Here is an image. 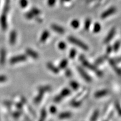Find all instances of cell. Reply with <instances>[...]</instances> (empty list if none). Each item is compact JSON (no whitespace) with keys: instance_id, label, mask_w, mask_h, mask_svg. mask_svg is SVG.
Returning <instances> with one entry per match:
<instances>
[{"instance_id":"cell-32","label":"cell","mask_w":121,"mask_h":121,"mask_svg":"<svg viewBox=\"0 0 121 121\" xmlns=\"http://www.w3.org/2000/svg\"><path fill=\"white\" fill-rule=\"evenodd\" d=\"M77 53V51H76V49H72L69 52V57L71 59H73L75 58V57L76 56Z\"/></svg>"},{"instance_id":"cell-39","label":"cell","mask_w":121,"mask_h":121,"mask_svg":"<svg viewBox=\"0 0 121 121\" xmlns=\"http://www.w3.org/2000/svg\"><path fill=\"white\" fill-rule=\"evenodd\" d=\"M7 80V77L4 75H0V83L4 82Z\"/></svg>"},{"instance_id":"cell-43","label":"cell","mask_w":121,"mask_h":121,"mask_svg":"<svg viewBox=\"0 0 121 121\" xmlns=\"http://www.w3.org/2000/svg\"><path fill=\"white\" fill-rule=\"evenodd\" d=\"M65 74H66V76L70 77L72 75V72L70 70H69V69H66V72H65Z\"/></svg>"},{"instance_id":"cell-38","label":"cell","mask_w":121,"mask_h":121,"mask_svg":"<svg viewBox=\"0 0 121 121\" xmlns=\"http://www.w3.org/2000/svg\"><path fill=\"white\" fill-rule=\"evenodd\" d=\"M49 110L50 112L52 113V114H55L57 112V108L54 106H51V108L49 109Z\"/></svg>"},{"instance_id":"cell-25","label":"cell","mask_w":121,"mask_h":121,"mask_svg":"<svg viewBox=\"0 0 121 121\" xmlns=\"http://www.w3.org/2000/svg\"><path fill=\"white\" fill-rule=\"evenodd\" d=\"M114 105L115 108H116V109L118 113L119 116H121V106L120 105V104H119V103L118 102L116 101V102H115Z\"/></svg>"},{"instance_id":"cell-6","label":"cell","mask_w":121,"mask_h":121,"mask_svg":"<svg viewBox=\"0 0 121 121\" xmlns=\"http://www.w3.org/2000/svg\"><path fill=\"white\" fill-rule=\"evenodd\" d=\"M115 33H116V28H113L112 29H111V30H110L109 32L108 33L107 37H106L105 38V39H104V43L105 44L109 43V42L113 38V37H114L115 35Z\"/></svg>"},{"instance_id":"cell-29","label":"cell","mask_w":121,"mask_h":121,"mask_svg":"<svg viewBox=\"0 0 121 121\" xmlns=\"http://www.w3.org/2000/svg\"><path fill=\"white\" fill-rule=\"evenodd\" d=\"M70 86L72 89H73L74 90H78V87H79V84L75 81H72L70 82Z\"/></svg>"},{"instance_id":"cell-28","label":"cell","mask_w":121,"mask_h":121,"mask_svg":"<svg viewBox=\"0 0 121 121\" xmlns=\"http://www.w3.org/2000/svg\"><path fill=\"white\" fill-rule=\"evenodd\" d=\"M101 30V25L99 23H95L94 26L93 31L95 33H99Z\"/></svg>"},{"instance_id":"cell-30","label":"cell","mask_w":121,"mask_h":121,"mask_svg":"<svg viewBox=\"0 0 121 121\" xmlns=\"http://www.w3.org/2000/svg\"><path fill=\"white\" fill-rule=\"evenodd\" d=\"M121 45V42L118 40V41H117L115 42L113 47V50L114 51V52H117L118 51L119 47H120Z\"/></svg>"},{"instance_id":"cell-18","label":"cell","mask_w":121,"mask_h":121,"mask_svg":"<svg viewBox=\"0 0 121 121\" xmlns=\"http://www.w3.org/2000/svg\"><path fill=\"white\" fill-rule=\"evenodd\" d=\"M51 87L50 86H48V85L40 86L39 87L38 89L39 92H42V93H43L49 91H51Z\"/></svg>"},{"instance_id":"cell-33","label":"cell","mask_w":121,"mask_h":121,"mask_svg":"<svg viewBox=\"0 0 121 121\" xmlns=\"http://www.w3.org/2000/svg\"><path fill=\"white\" fill-rule=\"evenodd\" d=\"M58 48L60 50H64L66 48V44L63 42H60L58 45Z\"/></svg>"},{"instance_id":"cell-7","label":"cell","mask_w":121,"mask_h":121,"mask_svg":"<svg viewBox=\"0 0 121 121\" xmlns=\"http://www.w3.org/2000/svg\"><path fill=\"white\" fill-rule=\"evenodd\" d=\"M116 11V9L114 7H110V9H109L108 10H106L105 11H104L103 13H102L101 15V17L102 19H105L106 17H108V16H110V15H113V13H114Z\"/></svg>"},{"instance_id":"cell-23","label":"cell","mask_w":121,"mask_h":121,"mask_svg":"<svg viewBox=\"0 0 121 121\" xmlns=\"http://www.w3.org/2000/svg\"><path fill=\"white\" fill-rule=\"evenodd\" d=\"M99 110H95L93 114H92L91 117L90 118V121H96L97 120L98 117H99Z\"/></svg>"},{"instance_id":"cell-35","label":"cell","mask_w":121,"mask_h":121,"mask_svg":"<svg viewBox=\"0 0 121 121\" xmlns=\"http://www.w3.org/2000/svg\"><path fill=\"white\" fill-rule=\"evenodd\" d=\"M31 13H33V15H36V16H37V15H38L39 13H40V11L38 10V9H36V8H33L31 10Z\"/></svg>"},{"instance_id":"cell-3","label":"cell","mask_w":121,"mask_h":121,"mask_svg":"<svg viewBox=\"0 0 121 121\" xmlns=\"http://www.w3.org/2000/svg\"><path fill=\"white\" fill-rule=\"evenodd\" d=\"M26 56L24 54H21V55H18L14 56L10 59V62L11 64H16V63L20 62H24L26 60Z\"/></svg>"},{"instance_id":"cell-14","label":"cell","mask_w":121,"mask_h":121,"mask_svg":"<svg viewBox=\"0 0 121 121\" xmlns=\"http://www.w3.org/2000/svg\"><path fill=\"white\" fill-rule=\"evenodd\" d=\"M47 68L49 70H51V71H52L54 73H58L60 72V69L54 66L52 63L48 62L47 65Z\"/></svg>"},{"instance_id":"cell-26","label":"cell","mask_w":121,"mask_h":121,"mask_svg":"<svg viewBox=\"0 0 121 121\" xmlns=\"http://www.w3.org/2000/svg\"><path fill=\"white\" fill-rule=\"evenodd\" d=\"M47 117V112L45 109H43L41 112V114H40V119L38 121H44Z\"/></svg>"},{"instance_id":"cell-31","label":"cell","mask_w":121,"mask_h":121,"mask_svg":"<svg viewBox=\"0 0 121 121\" xmlns=\"http://www.w3.org/2000/svg\"><path fill=\"white\" fill-rule=\"evenodd\" d=\"M91 22L90 19H87L86 20L85 22V23H84L85 29L87 30L89 28H90V26L91 25Z\"/></svg>"},{"instance_id":"cell-16","label":"cell","mask_w":121,"mask_h":121,"mask_svg":"<svg viewBox=\"0 0 121 121\" xmlns=\"http://www.w3.org/2000/svg\"><path fill=\"white\" fill-rule=\"evenodd\" d=\"M72 114L69 112H65L60 113L59 114L58 117L60 119H69V118L71 117Z\"/></svg>"},{"instance_id":"cell-44","label":"cell","mask_w":121,"mask_h":121,"mask_svg":"<svg viewBox=\"0 0 121 121\" xmlns=\"http://www.w3.org/2000/svg\"><path fill=\"white\" fill-rule=\"evenodd\" d=\"M23 103H24V102L22 101V103H19L16 104V107H17V108H18V109L22 108V104Z\"/></svg>"},{"instance_id":"cell-19","label":"cell","mask_w":121,"mask_h":121,"mask_svg":"<svg viewBox=\"0 0 121 121\" xmlns=\"http://www.w3.org/2000/svg\"><path fill=\"white\" fill-rule=\"evenodd\" d=\"M43 95H44V93H42V92H39L38 95L35 98L34 102L35 104H39V103L42 101V99L43 98Z\"/></svg>"},{"instance_id":"cell-2","label":"cell","mask_w":121,"mask_h":121,"mask_svg":"<svg viewBox=\"0 0 121 121\" xmlns=\"http://www.w3.org/2000/svg\"><path fill=\"white\" fill-rule=\"evenodd\" d=\"M68 39H69V42L77 45L78 47L82 48L84 51H88L89 47H87V45L86 44H85L84 42L79 40V39L73 37H69L68 38Z\"/></svg>"},{"instance_id":"cell-1","label":"cell","mask_w":121,"mask_h":121,"mask_svg":"<svg viewBox=\"0 0 121 121\" xmlns=\"http://www.w3.org/2000/svg\"><path fill=\"white\" fill-rule=\"evenodd\" d=\"M79 60L85 67H86V68H87V69H90L91 70L93 71L98 76L101 77L103 75V73L100 70H99V69H98L97 68L95 67L94 65H92L91 63L89 62L88 60L85 58V57H84V56L80 55L79 57Z\"/></svg>"},{"instance_id":"cell-9","label":"cell","mask_w":121,"mask_h":121,"mask_svg":"<svg viewBox=\"0 0 121 121\" xmlns=\"http://www.w3.org/2000/svg\"><path fill=\"white\" fill-rule=\"evenodd\" d=\"M6 60V51L4 48H2L0 50V64L4 65L5 63Z\"/></svg>"},{"instance_id":"cell-37","label":"cell","mask_w":121,"mask_h":121,"mask_svg":"<svg viewBox=\"0 0 121 121\" xmlns=\"http://www.w3.org/2000/svg\"><path fill=\"white\" fill-rule=\"evenodd\" d=\"M34 15L31 13V11L28 12V13H26V14H25V17H26V19H33V18L34 17Z\"/></svg>"},{"instance_id":"cell-13","label":"cell","mask_w":121,"mask_h":121,"mask_svg":"<svg viewBox=\"0 0 121 121\" xmlns=\"http://www.w3.org/2000/svg\"><path fill=\"white\" fill-rule=\"evenodd\" d=\"M26 53L29 56L32 57L34 59H38L39 57V54L37 52L34 51V50L28 48L26 50Z\"/></svg>"},{"instance_id":"cell-12","label":"cell","mask_w":121,"mask_h":121,"mask_svg":"<svg viewBox=\"0 0 121 121\" xmlns=\"http://www.w3.org/2000/svg\"><path fill=\"white\" fill-rule=\"evenodd\" d=\"M51 28L52 29V30H53L54 31H55L56 32L58 33V34H62L65 33V30L64 28L59 26V25H56V24H53V25H51Z\"/></svg>"},{"instance_id":"cell-8","label":"cell","mask_w":121,"mask_h":121,"mask_svg":"<svg viewBox=\"0 0 121 121\" xmlns=\"http://www.w3.org/2000/svg\"><path fill=\"white\" fill-rule=\"evenodd\" d=\"M109 64L112 66V67L113 68V69H114V70L116 71V73H117L119 76H121V69L117 67V62H116L115 60H113V59H109Z\"/></svg>"},{"instance_id":"cell-45","label":"cell","mask_w":121,"mask_h":121,"mask_svg":"<svg viewBox=\"0 0 121 121\" xmlns=\"http://www.w3.org/2000/svg\"><path fill=\"white\" fill-rule=\"evenodd\" d=\"M63 1H65V2H68V1H69L70 0H62Z\"/></svg>"},{"instance_id":"cell-41","label":"cell","mask_w":121,"mask_h":121,"mask_svg":"<svg viewBox=\"0 0 121 121\" xmlns=\"http://www.w3.org/2000/svg\"><path fill=\"white\" fill-rule=\"evenodd\" d=\"M20 115H21V112L20 111L15 112L13 113V117L15 118H17L18 117H20Z\"/></svg>"},{"instance_id":"cell-27","label":"cell","mask_w":121,"mask_h":121,"mask_svg":"<svg viewBox=\"0 0 121 121\" xmlns=\"http://www.w3.org/2000/svg\"><path fill=\"white\" fill-rule=\"evenodd\" d=\"M71 26L74 29L78 28L80 25L79 22H78V20H73L71 22Z\"/></svg>"},{"instance_id":"cell-46","label":"cell","mask_w":121,"mask_h":121,"mask_svg":"<svg viewBox=\"0 0 121 121\" xmlns=\"http://www.w3.org/2000/svg\"></svg>"},{"instance_id":"cell-20","label":"cell","mask_w":121,"mask_h":121,"mask_svg":"<svg viewBox=\"0 0 121 121\" xmlns=\"http://www.w3.org/2000/svg\"><path fill=\"white\" fill-rule=\"evenodd\" d=\"M10 0H6L5 3H4V10H3L2 13H7L9 10H10Z\"/></svg>"},{"instance_id":"cell-47","label":"cell","mask_w":121,"mask_h":121,"mask_svg":"<svg viewBox=\"0 0 121 121\" xmlns=\"http://www.w3.org/2000/svg\"></svg>"},{"instance_id":"cell-34","label":"cell","mask_w":121,"mask_h":121,"mask_svg":"<svg viewBox=\"0 0 121 121\" xmlns=\"http://www.w3.org/2000/svg\"><path fill=\"white\" fill-rule=\"evenodd\" d=\"M28 2L27 0H20V4L22 7H26L28 6Z\"/></svg>"},{"instance_id":"cell-22","label":"cell","mask_w":121,"mask_h":121,"mask_svg":"<svg viewBox=\"0 0 121 121\" xmlns=\"http://www.w3.org/2000/svg\"><path fill=\"white\" fill-rule=\"evenodd\" d=\"M68 65V60L67 59H63L61 60L59 65V69H64Z\"/></svg>"},{"instance_id":"cell-15","label":"cell","mask_w":121,"mask_h":121,"mask_svg":"<svg viewBox=\"0 0 121 121\" xmlns=\"http://www.w3.org/2000/svg\"><path fill=\"white\" fill-rule=\"evenodd\" d=\"M49 35L50 33L48 30H44L42 34L41 37L40 38V40L39 41H40V43H44L47 40V39L48 38V37H49Z\"/></svg>"},{"instance_id":"cell-40","label":"cell","mask_w":121,"mask_h":121,"mask_svg":"<svg viewBox=\"0 0 121 121\" xmlns=\"http://www.w3.org/2000/svg\"><path fill=\"white\" fill-rule=\"evenodd\" d=\"M56 0H48V4L50 6H53L55 4Z\"/></svg>"},{"instance_id":"cell-17","label":"cell","mask_w":121,"mask_h":121,"mask_svg":"<svg viewBox=\"0 0 121 121\" xmlns=\"http://www.w3.org/2000/svg\"><path fill=\"white\" fill-rule=\"evenodd\" d=\"M108 58V55H104V56H103L100 57L99 58H98L97 60H96V61H95V65H98L101 64V63H102L103 62L105 61V60H107Z\"/></svg>"},{"instance_id":"cell-10","label":"cell","mask_w":121,"mask_h":121,"mask_svg":"<svg viewBox=\"0 0 121 121\" xmlns=\"http://www.w3.org/2000/svg\"><path fill=\"white\" fill-rule=\"evenodd\" d=\"M17 38V33L15 30H13L10 34V38H9V43L11 45L15 44Z\"/></svg>"},{"instance_id":"cell-24","label":"cell","mask_w":121,"mask_h":121,"mask_svg":"<svg viewBox=\"0 0 121 121\" xmlns=\"http://www.w3.org/2000/svg\"><path fill=\"white\" fill-rule=\"evenodd\" d=\"M71 105L73 107H75V108H78V107L81 105V102L76 100H74L71 103Z\"/></svg>"},{"instance_id":"cell-36","label":"cell","mask_w":121,"mask_h":121,"mask_svg":"<svg viewBox=\"0 0 121 121\" xmlns=\"http://www.w3.org/2000/svg\"><path fill=\"white\" fill-rule=\"evenodd\" d=\"M62 99H63V97L60 94V95H57V96L54 98V101L56 103H58V102H60V101L62 100Z\"/></svg>"},{"instance_id":"cell-11","label":"cell","mask_w":121,"mask_h":121,"mask_svg":"<svg viewBox=\"0 0 121 121\" xmlns=\"http://www.w3.org/2000/svg\"><path fill=\"white\" fill-rule=\"evenodd\" d=\"M109 92L108 90H106V89H104V90H99L96 91V93H95L94 96L96 98H99L103 97V96H105L106 95H108V94Z\"/></svg>"},{"instance_id":"cell-21","label":"cell","mask_w":121,"mask_h":121,"mask_svg":"<svg viewBox=\"0 0 121 121\" xmlns=\"http://www.w3.org/2000/svg\"><path fill=\"white\" fill-rule=\"evenodd\" d=\"M70 94H71V90H69V89L65 88V89H63V90L61 91V92H60V95H61L63 98H64L67 96H69Z\"/></svg>"},{"instance_id":"cell-4","label":"cell","mask_w":121,"mask_h":121,"mask_svg":"<svg viewBox=\"0 0 121 121\" xmlns=\"http://www.w3.org/2000/svg\"><path fill=\"white\" fill-rule=\"evenodd\" d=\"M78 73L80 74V75L82 76V78H84L85 80H86L87 82H91V77L85 72V71L82 67L78 66Z\"/></svg>"},{"instance_id":"cell-5","label":"cell","mask_w":121,"mask_h":121,"mask_svg":"<svg viewBox=\"0 0 121 121\" xmlns=\"http://www.w3.org/2000/svg\"><path fill=\"white\" fill-rule=\"evenodd\" d=\"M0 24H1V28L3 30H6L7 29V13H2V14L0 18Z\"/></svg>"},{"instance_id":"cell-42","label":"cell","mask_w":121,"mask_h":121,"mask_svg":"<svg viewBox=\"0 0 121 121\" xmlns=\"http://www.w3.org/2000/svg\"><path fill=\"white\" fill-rule=\"evenodd\" d=\"M112 51H113L112 47L110 46V45H108L107 48V50H106V51H107V53L109 54L112 52Z\"/></svg>"}]
</instances>
